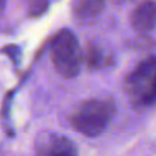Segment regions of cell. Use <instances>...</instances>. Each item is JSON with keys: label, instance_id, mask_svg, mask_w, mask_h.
<instances>
[{"label": "cell", "instance_id": "cell-8", "mask_svg": "<svg viewBox=\"0 0 156 156\" xmlns=\"http://www.w3.org/2000/svg\"><path fill=\"white\" fill-rule=\"evenodd\" d=\"M27 14L33 18L43 15L49 5V0H23Z\"/></svg>", "mask_w": 156, "mask_h": 156}, {"label": "cell", "instance_id": "cell-9", "mask_svg": "<svg viewBox=\"0 0 156 156\" xmlns=\"http://www.w3.org/2000/svg\"><path fill=\"white\" fill-rule=\"evenodd\" d=\"M4 2H5V0H0V8H3V5H4Z\"/></svg>", "mask_w": 156, "mask_h": 156}, {"label": "cell", "instance_id": "cell-7", "mask_svg": "<svg viewBox=\"0 0 156 156\" xmlns=\"http://www.w3.org/2000/svg\"><path fill=\"white\" fill-rule=\"evenodd\" d=\"M86 63L90 69H100L104 66L105 59L103 51L96 45H89L86 51Z\"/></svg>", "mask_w": 156, "mask_h": 156}, {"label": "cell", "instance_id": "cell-3", "mask_svg": "<svg viewBox=\"0 0 156 156\" xmlns=\"http://www.w3.org/2000/svg\"><path fill=\"white\" fill-rule=\"evenodd\" d=\"M51 60L62 77L74 78L78 76L82 65V51L71 32L62 30L55 36L51 44Z\"/></svg>", "mask_w": 156, "mask_h": 156}, {"label": "cell", "instance_id": "cell-2", "mask_svg": "<svg viewBox=\"0 0 156 156\" xmlns=\"http://www.w3.org/2000/svg\"><path fill=\"white\" fill-rule=\"evenodd\" d=\"M125 88L130 100L138 107L156 104V56L138 63L127 76Z\"/></svg>", "mask_w": 156, "mask_h": 156}, {"label": "cell", "instance_id": "cell-10", "mask_svg": "<svg viewBox=\"0 0 156 156\" xmlns=\"http://www.w3.org/2000/svg\"><path fill=\"white\" fill-rule=\"evenodd\" d=\"M116 2H119V3H122V2H126V0H116Z\"/></svg>", "mask_w": 156, "mask_h": 156}, {"label": "cell", "instance_id": "cell-6", "mask_svg": "<svg viewBox=\"0 0 156 156\" xmlns=\"http://www.w3.org/2000/svg\"><path fill=\"white\" fill-rule=\"evenodd\" d=\"M104 4L105 0H80V3L76 5L74 14L81 22L90 21L101 12Z\"/></svg>", "mask_w": 156, "mask_h": 156}, {"label": "cell", "instance_id": "cell-4", "mask_svg": "<svg viewBox=\"0 0 156 156\" xmlns=\"http://www.w3.org/2000/svg\"><path fill=\"white\" fill-rule=\"evenodd\" d=\"M130 23L136 32L149 33L156 26V2L144 0L130 14Z\"/></svg>", "mask_w": 156, "mask_h": 156}, {"label": "cell", "instance_id": "cell-5", "mask_svg": "<svg viewBox=\"0 0 156 156\" xmlns=\"http://www.w3.org/2000/svg\"><path fill=\"white\" fill-rule=\"evenodd\" d=\"M36 156H78L74 143L63 136H49L37 148Z\"/></svg>", "mask_w": 156, "mask_h": 156}, {"label": "cell", "instance_id": "cell-1", "mask_svg": "<svg viewBox=\"0 0 156 156\" xmlns=\"http://www.w3.org/2000/svg\"><path fill=\"white\" fill-rule=\"evenodd\" d=\"M115 114L112 101L101 99H90L81 103L71 114L70 122L74 130L86 137H96L103 133Z\"/></svg>", "mask_w": 156, "mask_h": 156}]
</instances>
